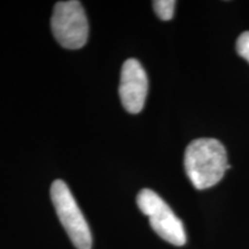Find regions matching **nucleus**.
<instances>
[{"mask_svg": "<svg viewBox=\"0 0 249 249\" xmlns=\"http://www.w3.org/2000/svg\"><path fill=\"white\" fill-rule=\"evenodd\" d=\"M236 52L249 62V31H245L236 40Z\"/></svg>", "mask_w": 249, "mask_h": 249, "instance_id": "nucleus-7", "label": "nucleus"}, {"mask_svg": "<svg viewBox=\"0 0 249 249\" xmlns=\"http://www.w3.org/2000/svg\"><path fill=\"white\" fill-rule=\"evenodd\" d=\"M176 4L174 0H156L152 2L156 14L163 21H169L173 18Z\"/></svg>", "mask_w": 249, "mask_h": 249, "instance_id": "nucleus-6", "label": "nucleus"}, {"mask_svg": "<svg viewBox=\"0 0 249 249\" xmlns=\"http://www.w3.org/2000/svg\"><path fill=\"white\" fill-rule=\"evenodd\" d=\"M140 210L149 217L152 230L174 246H183L187 241L185 227L169 204L151 189H142L136 198Z\"/></svg>", "mask_w": 249, "mask_h": 249, "instance_id": "nucleus-4", "label": "nucleus"}, {"mask_svg": "<svg viewBox=\"0 0 249 249\" xmlns=\"http://www.w3.org/2000/svg\"><path fill=\"white\" fill-rule=\"evenodd\" d=\"M186 174L196 189L217 185L230 169L226 149L218 140L197 139L191 142L183 158Z\"/></svg>", "mask_w": 249, "mask_h": 249, "instance_id": "nucleus-1", "label": "nucleus"}, {"mask_svg": "<svg viewBox=\"0 0 249 249\" xmlns=\"http://www.w3.org/2000/svg\"><path fill=\"white\" fill-rule=\"evenodd\" d=\"M51 200L61 225L77 249H91L92 236L82 211L71 189L62 180L51 185Z\"/></svg>", "mask_w": 249, "mask_h": 249, "instance_id": "nucleus-2", "label": "nucleus"}, {"mask_svg": "<svg viewBox=\"0 0 249 249\" xmlns=\"http://www.w3.org/2000/svg\"><path fill=\"white\" fill-rule=\"evenodd\" d=\"M119 95L124 110L132 114L140 113L148 95V76L136 59H128L121 68Z\"/></svg>", "mask_w": 249, "mask_h": 249, "instance_id": "nucleus-5", "label": "nucleus"}, {"mask_svg": "<svg viewBox=\"0 0 249 249\" xmlns=\"http://www.w3.org/2000/svg\"><path fill=\"white\" fill-rule=\"evenodd\" d=\"M51 29L62 48H82L88 39L89 24L81 2L76 0L57 2L51 18Z\"/></svg>", "mask_w": 249, "mask_h": 249, "instance_id": "nucleus-3", "label": "nucleus"}]
</instances>
